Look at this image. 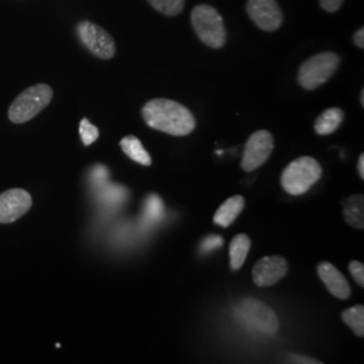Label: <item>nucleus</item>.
Masks as SVG:
<instances>
[{
	"mask_svg": "<svg viewBox=\"0 0 364 364\" xmlns=\"http://www.w3.org/2000/svg\"><path fill=\"white\" fill-rule=\"evenodd\" d=\"M142 116L149 127L165 134L185 136L194 131L196 119L192 112L170 99H153L142 108Z\"/></svg>",
	"mask_w": 364,
	"mask_h": 364,
	"instance_id": "nucleus-1",
	"label": "nucleus"
},
{
	"mask_svg": "<svg viewBox=\"0 0 364 364\" xmlns=\"http://www.w3.org/2000/svg\"><path fill=\"white\" fill-rule=\"evenodd\" d=\"M321 175L323 169L313 156H300L282 172L281 185L289 194L301 196L316 185Z\"/></svg>",
	"mask_w": 364,
	"mask_h": 364,
	"instance_id": "nucleus-2",
	"label": "nucleus"
},
{
	"mask_svg": "<svg viewBox=\"0 0 364 364\" xmlns=\"http://www.w3.org/2000/svg\"><path fill=\"white\" fill-rule=\"evenodd\" d=\"M193 29L201 42L212 49H220L226 45L227 30L221 15L208 4L194 7L191 15Z\"/></svg>",
	"mask_w": 364,
	"mask_h": 364,
	"instance_id": "nucleus-3",
	"label": "nucleus"
},
{
	"mask_svg": "<svg viewBox=\"0 0 364 364\" xmlns=\"http://www.w3.org/2000/svg\"><path fill=\"white\" fill-rule=\"evenodd\" d=\"M53 99V89L46 84H36L24 89L8 108V119L13 123L22 124L49 105Z\"/></svg>",
	"mask_w": 364,
	"mask_h": 364,
	"instance_id": "nucleus-4",
	"label": "nucleus"
},
{
	"mask_svg": "<svg viewBox=\"0 0 364 364\" xmlns=\"http://www.w3.org/2000/svg\"><path fill=\"white\" fill-rule=\"evenodd\" d=\"M235 314L249 329L266 336L274 335L279 328L274 310L256 298L242 300L235 307Z\"/></svg>",
	"mask_w": 364,
	"mask_h": 364,
	"instance_id": "nucleus-5",
	"label": "nucleus"
},
{
	"mask_svg": "<svg viewBox=\"0 0 364 364\" xmlns=\"http://www.w3.org/2000/svg\"><path fill=\"white\" fill-rule=\"evenodd\" d=\"M339 64L340 58L336 53H319L301 65L298 71V84L307 91L317 89L335 75Z\"/></svg>",
	"mask_w": 364,
	"mask_h": 364,
	"instance_id": "nucleus-6",
	"label": "nucleus"
},
{
	"mask_svg": "<svg viewBox=\"0 0 364 364\" xmlns=\"http://www.w3.org/2000/svg\"><path fill=\"white\" fill-rule=\"evenodd\" d=\"M77 37L81 43L97 58L111 59L115 56V42L112 37L100 26L89 20L77 24Z\"/></svg>",
	"mask_w": 364,
	"mask_h": 364,
	"instance_id": "nucleus-7",
	"label": "nucleus"
},
{
	"mask_svg": "<svg viewBox=\"0 0 364 364\" xmlns=\"http://www.w3.org/2000/svg\"><path fill=\"white\" fill-rule=\"evenodd\" d=\"M274 150V138L268 130H259L251 135L245 146L242 158V169L245 172H254L261 168Z\"/></svg>",
	"mask_w": 364,
	"mask_h": 364,
	"instance_id": "nucleus-8",
	"label": "nucleus"
},
{
	"mask_svg": "<svg viewBox=\"0 0 364 364\" xmlns=\"http://www.w3.org/2000/svg\"><path fill=\"white\" fill-rule=\"evenodd\" d=\"M247 14L263 31H275L284 22V14L277 0H249Z\"/></svg>",
	"mask_w": 364,
	"mask_h": 364,
	"instance_id": "nucleus-9",
	"label": "nucleus"
},
{
	"mask_svg": "<svg viewBox=\"0 0 364 364\" xmlns=\"http://www.w3.org/2000/svg\"><path fill=\"white\" fill-rule=\"evenodd\" d=\"M33 207L31 194L20 189L14 188L8 189L0 194V223L8 224L14 223L26 214Z\"/></svg>",
	"mask_w": 364,
	"mask_h": 364,
	"instance_id": "nucleus-10",
	"label": "nucleus"
},
{
	"mask_svg": "<svg viewBox=\"0 0 364 364\" xmlns=\"http://www.w3.org/2000/svg\"><path fill=\"white\" fill-rule=\"evenodd\" d=\"M288 272V261L272 255L259 259L252 268L254 284L259 288H268L278 284Z\"/></svg>",
	"mask_w": 364,
	"mask_h": 364,
	"instance_id": "nucleus-11",
	"label": "nucleus"
},
{
	"mask_svg": "<svg viewBox=\"0 0 364 364\" xmlns=\"http://www.w3.org/2000/svg\"><path fill=\"white\" fill-rule=\"evenodd\" d=\"M317 274L332 296L339 300L351 297V286L344 275L329 262H321L317 266Z\"/></svg>",
	"mask_w": 364,
	"mask_h": 364,
	"instance_id": "nucleus-12",
	"label": "nucleus"
},
{
	"mask_svg": "<svg viewBox=\"0 0 364 364\" xmlns=\"http://www.w3.org/2000/svg\"><path fill=\"white\" fill-rule=\"evenodd\" d=\"M245 208V198L243 196H233L230 197L227 201H224L219 210L213 216L214 224L228 228L231 224L238 219V216L242 213Z\"/></svg>",
	"mask_w": 364,
	"mask_h": 364,
	"instance_id": "nucleus-13",
	"label": "nucleus"
},
{
	"mask_svg": "<svg viewBox=\"0 0 364 364\" xmlns=\"http://www.w3.org/2000/svg\"><path fill=\"white\" fill-rule=\"evenodd\" d=\"M344 120V111L333 107L328 108L314 122V131L319 135H330L336 133Z\"/></svg>",
	"mask_w": 364,
	"mask_h": 364,
	"instance_id": "nucleus-14",
	"label": "nucleus"
},
{
	"mask_svg": "<svg viewBox=\"0 0 364 364\" xmlns=\"http://www.w3.org/2000/svg\"><path fill=\"white\" fill-rule=\"evenodd\" d=\"M120 147L123 153L126 154L130 159H133L136 163L143 165V166H150L152 165V156L147 153V150L143 147V143L134 136V135H127L120 140Z\"/></svg>",
	"mask_w": 364,
	"mask_h": 364,
	"instance_id": "nucleus-15",
	"label": "nucleus"
},
{
	"mask_svg": "<svg viewBox=\"0 0 364 364\" xmlns=\"http://www.w3.org/2000/svg\"><path fill=\"white\" fill-rule=\"evenodd\" d=\"M345 221L358 230L364 228V198L363 194H354L344 201Z\"/></svg>",
	"mask_w": 364,
	"mask_h": 364,
	"instance_id": "nucleus-16",
	"label": "nucleus"
},
{
	"mask_svg": "<svg viewBox=\"0 0 364 364\" xmlns=\"http://www.w3.org/2000/svg\"><path fill=\"white\" fill-rule=\"evenodd\" d=\"M251 249V239L246 233L236 235L230 245V265L233 271L245 265Z\"/></svg>",
	"mask_w": 364,
	"mask_h": 364,
	"instance_id": "nucleus-17",
	"label": "nucleus"
},
{
	"mask_svg": "<svg viewBox=\"0 0 364 364\" xmlns=\"http://www.w3.org/2000/svg\"><path fill=\"white\" fill-rule=\"evenodd\" d=\"M342 319L358 337L364 336V307L355 305L348 307L342 313Z\"/></svg>",
	"mask_w": 364,
	"mask_h": 364,
	"instance_id": "nucleus-18",
	"label": "nucleus"
},
{
	"mask_svg": "<svg viewBox=\"0 0 364 364\" xmlns=\"http://www.w3.org/2000/svg\"><path fill=\"white\" fill-rule=\"evenodd\" d=\"M163 217V203L158 194H150L145 203V219L155 223Z\"/></svg>",
	"mask_w": 364,
	"mask_h": 364,
	"instance_id": "nucleus-19",
	"label": "nucleus"
},
{
	"mask_svg": "<svg viewBox=\"0 0 364 364\" xmlns=\"http://www.w3.org/2000/svg\"><path fill=\"white\" fill-rule=\"evenodd\" d=\"M149 3L156 11L169 17L178 15L185 7V0H149Z\"/></svg>",
	"mask_w": 364,
	"mask_h": 364,
	"instance_id": "nucleus-20",
	"label": "nucleus"
},
{
	"mask_svg": "<svg viewBox=\"0 0 364 364\" xmlns=\"http://www.w3.org/2000/svg\"><path fill=\"white\" fill-rule=\"evenodd\" d=\"M78 130H80V136H81V139H82V143H84L85 146H91L95 140H97V138H99V135H100L96 126H94L87 117H84V119L81 120Z\"/></svg>",
	"mask_w": 364,
	"mask_h": 364,
	"instance_id": "nucleus-21",
	"label": "nucleus"
},
{
	"mask_svg": "<svg viewBox=\"0 0 364 364\" xmlns=\"http://www.w3.org/2000/svg\"><path fill=\"white\" fill-rule=\"evenodd\" d=\"M348 268H349V272H351L352 278L356 281V284H358L361 288H364L363 263H362V262H358V261H352V262H349Z\"/></svg>",
	"mask_w": 364,
	"mask_h": 364,
	"instance_id": "nucleus-22",
	"label": "nucleus"
},
{
	"mask_svg": "<svg viewBox=\"0 0 364 364\" xmlns=\"http://www.w3.org/2000/svg\"><path fill=\"white\" fill-rule=\"evenodd\" d=\"M223 243H224V240H223L221 236L211 235V236H208V238L203 242V245H201V251H205V252H207V251H213L214 249L221 247Z\"/></svg>",
	"mask_w": 364,
	"mask_h": 364,
	"instance_id": "nucleus-23",
	"label": "nucleus"
},
{
	"mask_svg": "<svg viewBox=\"0 0 364 364\" xmlns=\"http://www.w3.org/2000/svg\"><path fill=\"white\" fill-rule=\"evenodd\" d=\"M344 0H320L321 7L326 10V13H336Z\"/></svg>",
	"mask_w": 364,
	"mask_h": 364,
	"instance_id": "nucleus-24",
	"label": "nucleus"
},
{
	"mask_svg": "<svg viewBox=\"0 0 364 364\" xmlns=\"http://www.w3.org/2000/svg\"><path fill=\"white\" fill-rule=\"evenodd\" d=\"M290 362L291 363H300V364H320L321 362L317 361V359H313V358H307V356H300V355H291L290 356Z\"/></svg>",
	"mask_w": 364,
	"mask_h": 364,
	"instance_id": "nucleus-25",
	"label": "nucleus"
},
{
	"mask_svg": "<svg viewBox=\"0 0 364 364\" xmlns=\"http://www.w3.org/2000/svg\"><path fill=\"white\" fill-rule=\"evenodd\" d=\"M354 42L355 45L359 48V49H363L364 48V29L361 27L356 33H355V37H354Z\"/></svg>",
	"mask_w": 364,
	"mask_h": 364,
	"instance_id": "nucleus-26",
	"label": "nucleus"
},
{
	"mask_svg": "<svg viewBox=\"0 0 364 364\" xmlns=\"http://www.w3.org/2000/svg\"><path fill=\"white\" fill-rule=\"evenodd\" d=\"M358 172H359V177L364 180V154L359 155L358 159Z\"/></svg>",
	"mask_w": 364,
	"mask_h": 364,
	"instance_id": "nucleus-27",
	"label": "nucleus"
},
{
	"mask_svg": "<svg viewBox=\"0 0 364 364\" xmlns=\"http://www.w3.org/2000/svg\"><path fill=\"white\" fill-rule=\"evenodd\" d=\"M361 105L364 107V89H362V94H361Z\"/></svg>",
	"mask_w": 364,
	"mask_h": 364,
	"instance_id": "nucleus-28",
	"label": "nucleus"
}]
</instances>
